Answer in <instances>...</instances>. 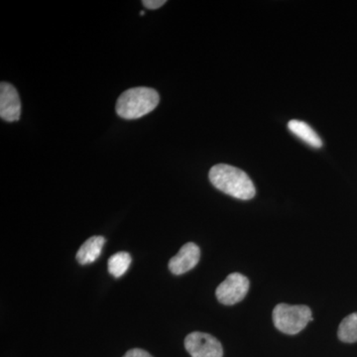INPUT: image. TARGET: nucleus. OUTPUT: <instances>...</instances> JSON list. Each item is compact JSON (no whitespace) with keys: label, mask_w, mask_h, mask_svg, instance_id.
Wrapping results in <instances>:
<instances>
[{"label":"nucleus","mask_w":357,"mask_h":357,"mask_svg":"<svg viewBox=\"0 0 357 357\" xmlns=\"http://www.w3.org/2000/svg\"><path fill=\"white\" fill-rule=\"evenodd\" d=\"M211 184L218 190L239 199H251L255 196V187L248 174L236 167L218 164L208 174Z\"/></svg>","instance_id":"f257e3e1"},{"label":"nucleus","mask_w":357,"mask_h":357,"mask_svg":"<svg viewBox=\"0 0 357 357\" xmlns=\"http://www.w3.org/2000/svg\"><path fill=\"white\" fill-rule=\"evenodd\" d=\"M159 102V93L155 89L139 86L123 91L117 100L115 110L122 119H137L153 112Z\"/></svg>","instance_id":"f03ea898"},{"label":"nucleus","mask_w":357,"mask_h":357,"mask_svg":"<svg viewBox=\"0 0 357 357\" xmlns=\"http://www.w3.org/2000/svg\"><path fill=\"white\" fill-rule=\"evenodd\" d=\"M312 319L311 309L304 305L279 304L274 307V325L280 332L287 335L300 333Z\"/></svg>","instance_id":"7ed1b4c3"},{"label":"nucleus","mask_w":357,"mask_h":357,"mask_svg":"<svg viewBox=\"0 0 357 357\" xmlns=\"http://www.w3.org/2000/svg\"><path fill=\"white\" fill-rule=\"evenodd\" d=\"M249 280L244 275L232 273L229 275L215 291L218 302L227 306L237 304L245 298L249 290Z\"/></svg>","instance_id":"20e7f679"},{"label":"nucleus","mask_w":357,"mask_h":357,"mask_svg":"<svg viewBox=\"0 0 357 357\" xmlns=\"http://www.w3.org/2000/svg\"><path fill=\"white\" fill-rule=\"evenodd\" d=\"M185 347L192 357H222V344L208 333L195 332L185 338Z\"/></svg>","instance_id":"39448f33"},{"label":"nucleus","mask_w":357,"mask_h":357,"mask_svg":"<svg viewBox=\"0 0 357 357\" xmlns=\"http://www.w3.org/2000/svg\"><path fill=\"white\" fill-rule=\"evenodd\" d=\"M21 102L18 91L13 84H0V117L7 122H15L20 119Z\"/></svg>","instance_id":"423d86ee"},{"label":"nucleus","mask_w":357,"mask_h":357,"mask_svg":"<svg viewBox=\"0 0 357 357\" xmlns=\"http://www.w3.org/2000/svg\"><path fill=\"white\" fill-rule=\"evenodd\" d=\"M201 258V250L197 244L185 243L178 255L171 258L169 269L175 275H182L196 267Z\"/></svg>","instance_id":"0eeeda50"},{"label":"nucleus","mask_w":357,"mask_h":357,"mask_svg":"<svg viewBox=\"0 0 357 357\" xmlns=\"http://www.w3.org/2000/svg\"><path fill=\"white\" fill-rule=\"evenodd\" d=\"M105 243V238L103 236H93L89 238L77 251V262L82 265L95 262L100 257Z\"/></svg>","instance_id":"6e6552de"},{"label":"nucleus","mask_w":357,"mask_h":357,"mask_svg":"<svg viewBox=\"0 0 357 357\" xmlns=\"http://www.w3.org/2000/svg\"><path fill=\"white\" fill-rule=\"evenodd\" d=\"M288 128L291 132L295 134L297 137L301 138L307 144L311 145L312 147L319 148L323 145L321 137L306 122L291 121L288 123Z\"/></svg>","instance_id":"1a4fd4ad"},{"label":"nucleus","mask_w":357,"mask_h":357,"mask_svg":"<svg viewBox=\"0 0 357 357\" xmlns=\"http://www.w3.org/2000/svg\"><path fill=\"white\" fill-rule=\"evenodd\" d=\"M131 255L126 251H121V252L115 253L109 258L107 267H109V273L114 276L115 278L123 276L128 271L129 266H130Z\"/></svg>","instance_id":"9d476101"},{"label":"nucleus","mask_w":357,"mask_h":357,"mask_svg":"<svg viewBox=\"0 0 357 357\" xmlns=\"http://www.w3.org/2000/svg\"><path fill=\"white\" fill-rule=\"evenodd\" d=\"M337 335L342 342L347 344L357 342V312H354L342 319L338 328Z\"/></svg>","instance_id":"9b49d317"},{"label":"nucleus","mask_w":357,"mask_h":357,"mask_svg":"<svg viewBox=\"0 0 357 357\" xmlns=\"http://www.w3.org/2000/svg\"><path fill=\"white\" fill-rule=\"evenodd\" d=\"M166 2V0H143L142 4L146 8L154 10V9H158L160 7L163 6Z\"/></svg>","instance_id":"f8f14e48"},{"label":"nucleus","mask_w":357,"mask_h":357,"mask_svg":"<svg viewBox=\"0 0 357 357\" xmlns=\"http://www.w3.org/2000/svg\"><path fill=\"white\" fill-rule=\"evenodd\" d=\"M123 357H153L151 354H148L147 351H143L140 349H130L126 352V356Z\"/></svg>","instance_id":"ddd939ff"},{"label":"nucleus","mask_w":357,"mask_h":357,"mask_svg":"<svg viewBox=\"0 0 357 357\" xmlns=\"http://www.w3.org/2000/svg\"><path fill=\"white\" fill-rule=\"evenodd\" d=\"M140 15H141V16L144 15V11H141V13H140Z\"/></svg>","instance_id":"4468645a"}]
</instances>
